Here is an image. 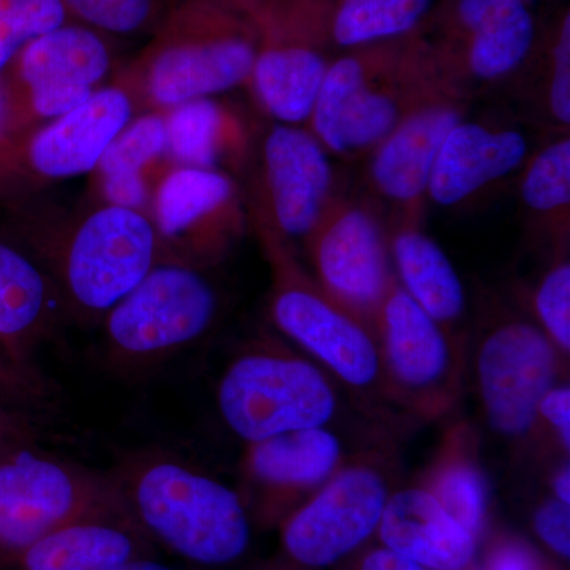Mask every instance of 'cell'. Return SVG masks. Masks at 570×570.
Returning <instances> with one entry per match:
<instances>
[{
    "mask_svg": "<svg viewBox=\"0 0 570 570\" xmlns=\"http://www.w3.org/2000/svg\"><path fill=\"white\" fill-rule=\"evenodd\" d=\"M3 234L31 255L61 295L69 321L99 325L164 261L151 217L137 209L47 195L10 206Z\"/></svg>",
    "mask_w": 570,
    "mask_h": 570,
    "instance_id": "cell-1",
    "label": "cell"
},
{
    "mask_svg": "<svg viewBox=\"0 0 570 570\" xmlns=\"http://www.w3.org/2000/svg\"><path fill=\"white\" fill-rule=\"evenodd\" d=\"M396 40L355 48L330 63L306 122L330 156H367L422 105L449 92L469 96L436 47Z\"/></svg>",
    "mask_w": 570,
    "mask_h": 570,
    "instance_id": "cell-2",
    "label": "cell"
},
{
    "mask_svg": "<svg viewBox=\"0 0 570 570\" xmlns=\"http://www.w3.org/2000/svg\"><path fill=\"white\" fill-rule=\"evenodd\" d=\"M124 508L149 539L194 564L238 561L250 542L242 494L160 449L129 453L108 472Z\"/></svg>",
    "mask_w": 570,
    "mask_h": 570,
    "instance_id": "cell-3",
    "label": "cell"
},
{
    "mask_svg": "<svg viewBox=\"0 0 570 570\" xmlns=\"http://www.w3.org/2000/svg\"><path fill=\"white\" fill-rule=\"evenodd\" d=\"M258 43L261 29L249 18L202 0H181L112 81L132 97L137 115L167 112L246 86Z\"/></svg>",
    "mask_w": 570,
    "mask_h": 570,
    "instance_id": "cell-4",
    "label": "cell"
},
{
    "mask_svg": "<svg viewBox=\"0 0 570 570\" xmlns=\"http://www.w3.org/2000/svg\"><path fill=\"white\" fill-rule=\"evenodd\" d=\"M250 227L268 262V317L277 332L356 395L366 400L387 397L371 326L318 287L296 257L294 245L265 225L250 223Z\"/></svg>",
    "mask_w": 570,
    "mask_h": 570,
    "instance_id": "cell-5",
    "label": "cell"
},
{
    "mask_svg": "<svg viewBox=\"0 0 570 570\" xmlns=\"http://www.w3.org/2000/svg\"><path fill=\"white\" fill-rule=\"evenodd\" d=\"M219 311L205 268L164 258L97 325L105 365L122 374L164 365L208 335Z\"/></svg>",
    "mask_w": 570,
    "mask_h": 570,
    "instance_id": "cell-6",
    "label": "cell"
},
{
    "mask_svg": "<svg viewBox=\"0 0 570 570\" xmlns=\"http://www.w3.org/2000/svg\"><path fill=\"white\" fill-rule=\"evenodd\" d=\"M228 430L246 444L330 426L340 411L333 379L275 336L249 341L232 358L216 390Z\"/></svg>",
    "mask_w": 570,
    "mask_h": 570,
    "instance_id": "cell-7",
    "label": "cell"
},
{
    "mask_svg": "<svg viewBox=\"0 0 570 570\" xmlns=\"http://www.w3.org/2000/svg\"><path fill=\"white\" fill-rule=\"evenodd\" d=\"M137 115L119 82L102 86L88 102L52 121L0 137V206L24 204L56 184L89 175L108 142Z\"/></svg>",
    "mask_w": 570,
    "mask_h": 570,
    "instance_id": "cell-8",
    "label": "cell"
},
{
    "mask_svg": "<svg viewBox=\"0 0 570 570\" xmlns=\"http://www.w3.org/2000/svg\"><path fill=\"white\" fill-rule=\"evenodd\" d=\"M108 472L41 452L36 444L0 456V560L13 562L56 528L121 505Z\"/></svg>",
    "mask_w": 570,
    "mask_h": 570,
    "instance_id": "cell-9",
    "label": "cell"
},
{
    "mask_svg": "<svg viewBox=\"0 0 570 570\" xmlns=\"http://www.w3.org/2000/svg\"><path fill=\"white\" fill-rule=\"evenodd\" d=\"M385 392L414 417L448 415L463 387V346L395 283L373 318Z\"/></svg>",
    "mask_w": 570,
    "mask_h": 570,
    "instance_id": "cell-10",
    "label": "cell"
},
{
    "mask_svg": "<svg viewBox=\"0 0 570 570\" xmlns=\"http://www.w3.org/2000/svg\"><path fill=\"white\" fill-rule=\"evenodd\" d=\"M116 73L110 37L69 21L26 45L0 75L9 99L6 134L77 110Z\"/></svg>",
    "mask_w": 570,
    "mask_h": 570,
    "instance_id": "cell-11",
    "label": "cell"
},
{
    "mask_svg": "<svg viewBox=\"0 0 570 570\" xmlns=\"http://www.w3.org/2000/svg\"><path fill=\"white\" fill-rule=\"evenodd\" d=\"M245 178L250 223L291 245L305 242L337 195L330 154L306 126L262 129Z\"/></svg>",
    "mask_w": 570,
    "mask_h": 570,
    "instance_id": "cell-12",
    "label": "cell"
},
{
    "mask_svg": "<svg viewBox=\"0 0 570 570\" xmlns=\"http://www.w3.org/2000/svg\"><path fill=\"white\" fill-rule=\"evenodd\" d=\"M164 258L208 269L219 265L250 227L245 187L224 171L171 165L149 204Z\"/></svg>",
    "mask_w": 570,
    "mask_h": 570,
    "instance_id": "cell-13",
    "label": "cell"
},
{
    "mask_svg": "<svg viewBox=\"0 0 570 570\" xmlns=\"http://www.w3.org/2000/svg\"><path fill=\"white\" fill-rule=\"evenodd\" d=\"M564 356L538 324L498 318L475 352V385L483 417L498 436L523 441L538 428L540 400L560 382Z\"/></svg>",
    "mask_w": 570,
    "mask_h": 570,
    "instance_id": "cell-14",
    "label": "cell"
},
{
    "mask_svg": "<svg viewBox=\"0 0 570 570\" xmlns=\"http://www.w3.org/2000/svg\"><path fill=\"white\" fill-rule=\"evenodd\" d=\"M328 14L321 0H287L258 22L261 43L246 88L273 122L306 126L332 63L322 50Z\"/></svg>",
    "mask_w": 570,
    "mask_h": 570,
    "instance_id": "cell-15",
    "label": "cell"
},
{
    "mask_svg": "<svg viewBox=\"0 0 570 570\" xmlns=\"http://www.w3.org/2000/svg\"><path fill=\"white\" fill-rule=\"evenodd\" d=\"M303 246L318 287L371 326L396 279L389 235L374 206L336 195Z\"/></svg>",
    "mask_w": 570,
    "mask_h": 570,
    "instance_id": "cell-16",
    "label": "cell"
},
{
    "mask_svg": "<svg viewBox=\"0 0 570 570\" xmlns=\"http://www.w3.org/2000/svg\"><path fill=\"white\" fill-rule=\"evenodd\" d=\"M389 497L387 478L376 464H344L288 513L281 538L285 557L309 569L343 560L377 531Z\"/></svg>",
    "mask_w": 570,
    "mask_h": 570,
    "instance_id": "cell-17",
    "label": "cell"
},
{
    "mask_svg": "<svg viewBox=\"0 0 570 570\" xmlns=\"http://www.w3.org/2000/svg\"><path fill=\"white\" fill-rule=\"evenodd\" d=\"M469 96L449 92L406 116L367 154V179L395 208L397 220L423 224L428 186L442 142L466 119Z\"/></svg>",
    "mask_w": 570,
    "mask_h": 570,
    "instance_id": "cell-18",
    "label": "cell"
},
{
    "mask_svg": "<svg viewBox=\"0 0 570 570\" xmlns=\"http://www.w3.org/2000/svg\"><path fill=\"white\" fill-rule=\"evenodd\" d=\"M346 463L336 433L309 428L246 444L242 474L262 519L273 521L298 508Z\"/></svg>",
    "mask_w": 570,
    "mask_h": 570,
    "instance_id": "cell-19",
    "label": "cell"
},
{
    "mask_svg": "<svg viewBox=\"0 0 570 570\" xmlns=\"http://www.w3.org/2000/svg\"><path fill=\"white\" fill-rule=\"evenodd\" d=\"M455 41L436 48L453 80L471 88L505 80L527 61L534 21L524 0H459Z\"/></svg>",
    "mask_w": 570,
    "mask_h": 570,
    "instance_id": "cell-20",
    "label": "cell"
},
{
    "mask_svg": "<svg viewBox=\"0 0 570 570\" xmlns=\"http://www.w3.org/2000/svg\"><path fill=\"white\" fill-rule=\"evenodd\" d=\"M528 157L530 142L519 129L463 119L439 149L428 200L442 208L466 204L520 170Z\"/></svg>",
    "mask_w": 570,
    "mask_h": 570,
    "instance_id": "cell-21",
    "label": "cell"
},
{
    "mask_svg": "<svg viewBox=\"0 0 570 570\" xmlns=\"http://www.w3.org/2000/svg\"><path fill=\"white\" fill-rule=\"evenodd\" d=\"M67 317L50 276L17 243L0 234V352L24 371H39L37 348Z\"/></svg>",
    "mask_w": 570,
    "mask_h": 570,
    "instance_id": "cell-22",
    "label": "cell"
},
{
    "mask_svg": "<svg viewBox=\"0 0 570 570\" xmlns=\"http://www.w3.org/2000/svg\"><path fill=\"white\" fill-rule=\"evenodd\" d=\"M165 119L171 163L246 176L261 129L242 107L204 97L171 108Z\"/></svg>",
    "mask_w": 570,
    "mask_h": 570,
    "instance_id": "cell-23",
    "label": "cell"
},
{
    "mask_svg": "<svg viewBox=\"0 0 570 570\" xmlns=\"http://www.w3.org/2000/svg\"><path fill=\"white\" fill-rule=\"evenodd\" d=\"M148 554L151 539L121 504L56 528L11 564L17 570H110Z\"/></svg>",
    "mask_w": 570,
    "mask_h": 570,
    "instance_id": "cell-24",
    "label": "cell"
},
{
    "mask_svg": "<svg viewBox=\"0 0 570 570\" xmlns=\"http://www.w3.org/2000/svg\"><path fill=\"white\" fill-rule=\"evenodd\" d=\"M171 165L165 112L135 115L89 174L85 200L148 214L154 186Z\"/></svg>",
    "mask_w": 570,
    "mask_h": 570,
    "instance_id": "cell-25",
    "label": "cell"
},
{
    "mask_svg": "<svg viewBox=\"0 0 570 570\" xmlns=\"http://www.w3.org/2000/svg\"><path fill=\"white\" fill-rule=\"evenodd\" d=\"M385 549L426 570H464L478 540L422 487L390 494L377 527Z\"/></svg>",
    "mask_w": 570,
    "mask_h": 570,
    "instance_id": "cell-26",
    "label": "cell"
},
{
    "mask_svg": "<svg viewBox=\"0 0 570 570\" xmlns=\"http://www.w3.org/2000/svg\"><path fill=\"white\" fill-rule=\"evenodd\" d=\"M390 261L397 284L428 316L461 341L466 291L445 250L420 223L397 220L389 235Z\"/></svg>",
    "mask_w": 570,
    "mask_h": 570,
    "instance_id": "cell-27",
    "label": "cell"
},
{
    "mask_svg": "<svg viewBox=\"0 0 570 570\" xmlns=\"http://www.w3.org/2000/svg\"><path fill=\"white\" fill-rule=\"evenodd\" d=\"M419 487L479 540L489 519L490 490L468 423L449 428Z\"/></svg>",
    "mask_w": 570,
    "mask_h": 570,
    "instance_id": "cell-28",
    "label": "cell"
},
{
    "mask_svg": "<svg viewBox=\"0 0 570 570\" xmlns=\"http://www.w3.org/2000/svg\"><path fill=\"white\" fill-rule=\"evenodd\" d=\"M520 178V197L527 214L539 228L569 243L570 230V138L561 134L528 157Z\"/></svg>",
    "mask_w": 570,
    "mask_h": 570,
    "instance_id": "cell-29",
    "label": "cell"
},
{
    "mask_svg": "<svg viewBox=\"0 0 570 570\" xmlns=\"http://www.w3.org/2000/svg\"><path fill=\"white\" fill-rule=\"evenodd\" d=\"M433 0H340L328 14V32L337 47H370L403 39L414 31Z\"/></svg>",
    "mask_w": 570,
    "mask_h": 570,
    "instance_id": "cell-30",
    "label": "cell"
},
{
    "mask_svg": "<svg viewBox=\"0 0 570 570\" xmlns=\"http://www.w3.org/2000/svg\"><path fill=\"white\" fill-rule=\"evenodd\" d=\"M62 3L71 21L110 39L151 37L175 6L170 0H62Z\"/></svg>",
    "mask_w": 570,
    "mask_h": 570,
    "instance_id": "cell-31",
    "label": "cell"
},
{
    "mask_svg": "<svg viewBox=\"0 0 570 570\" xmlns=\"http://www.w3.org/2000/svg\"><path fill=\"white\" fill-rule=\"evenodd\" d=\"M69 21L62 0H0V75L26 45Z\"/></svg>",
    "mask_w": 570,
    "mask_h": 570,
    "instance_id": "cell-32",
    "label": "cell"
},
{
    "mask_svg": "<svg viewBox=\"0 0 570 570\" xmlns=\"http://www.w3.org/2000/svg\"><path fill=\"white\" fill-rule=\"evenodd\" d=\"M535 324L569 360L570 355V264L560 255L540 277L531 296Z\"/></svg>",
    "mask_w": 570,
    "mask_h": 570,
    "instance_id": "cell-33",
    "label": "cell"
},
{
    "mask_svg": "<svg viewBox=\"0 0 570 570\" xmlns=\"http://www.w3.org/2000/svg\"><path fill=\"white\" fill-rule=\"evenodd\" d=\"M543 111L550 122L569 132L570 126V14L566 13L554 40L543 91Z\"/></svg>",
    "mask_w": 570,
    "mask_h": 570,
    "instance_id": "cell-34",
    "label": "cell"
},
{
    "mask_svg": "<svg viewBox=\"0 0 570 570\" xmlns=\"http://www.w3.org/2000/svg\"><path fill=\"white\" fill-rule=\"evenodd\" d=\"M52 397L55 387L40 371L21 370L0 352V403L29 412L48 406Z\"/></svg>",
    "mask_w": 570,
    "mask_h": 570,
    "instance_id": "cell-35",
    "label": "cell"
},
{
    "mask_svg": "<svg viewBox=\"0 0 570 570\" xmlns=\"http://www.w3.org/2000/svg\"><path fill=\"white\" fill-rule=\"evenodd\" d=\"M534 528L540 540L549 549L569 560L570 508L568 504L553 497L546 499L535 510Z\"/></svg>",
    "mask_w": 570,
    "mask_h": 570,
    "instance_id": "cell-36",
    "label": "cell"
},
{
    "mask_svg": "<svg viewBox=\"0 0 570 570\" xmlns=\"http://www.w3.org/2000/svg\"><path fill=\"white\" fill-rule=\"evenodd\" d=\"M538 426L547 428L560 442L562 452L570 449V387L569 382H558L540 400Z\"/></svg>",
    "mask_w": 570,
    "mask_h": 570,
    "instance_id": "cell-37",
    "label": "cell"
},
{
    "mask_svg": "<svg viewBox=\"0 0 570 570\" xmlns=\"http://www.w3.org/2000/svg\"><path fill=\"white\" fill-rule=\"evenodd\" d=\"M485 570H547V566L523 540L502 539L490 550Z\"/></svg>",
    "mask_w": 570,
    "mask_h": 570,
    "instance_id": "cell-38",
    "label": "cell"
},
{
    "mask_svg": "<svg viewBox=\"0 0 570 570\" xmlns=\"http://www.w3.org/2000/svg\"><path fill=\"white\" fill-rule=\"evenodd\" d=\"M36 441L37 430L29 422L28 412L0 403V456Z\"/></svg>",
    "mask_w": 570,
    "mask_h": 570,
    "instance_id": "cell-39",
    "label": "cell"
},
{
    "mask_svg": "<svg viewBox=\"0 0 570 570\" xmlns=\"http://www.w3.org/2000/svg\"><path fill=\"white\" fill-rule=\"evenodd\" d=\"M358 570H426L417 562L401 557L395 551L389 549H377L370 551L362 560Z\"/></svg>",
    "mask_w": 570,
    "mask_h": 570,
    "instance_id": "cell-40",
    "label": "cell"
},
{
    "mask_svg": "<svg viewBox=\"0 0 570 570\" xmlns=\"http://www.w3.org/2000/svg\"><path fill=\"white\" fill-rule=\"evenodd\" d=\"M202 2L213 3V6L223 7V9L236 11L243 17L249 18L258 26L264 18L266 0H202Z\"/></svg>",
    "mask_w": 570,
    "mask_h": 570,
    "instance_id": "cell-41",
    "label": "cell"
},
{
    "mask_svg": "<svg viewBox=\"0 0 570 570\" xmlns=\"http://www.w3.org/2000/svg\"><path fill=\"white\" fill-rule=\"evenodd\" d=\"M551 493H553L551 497L557 498L558 501L570 505V468L568 460L561 463L551 475Z\"/></svg>",
    "mask_w": 570,
    "mask_h": 570,
    "instance_id": "cell-42",
    "label": "cell"
},
{
    "mask_svg": "<svg viewBox=\"0 0 570 570\" xmlns=\"http://www.w3.org/2000/svg\"><path fill=\"white\" fill-rule=\"evenodd\" d=\"M110 570H176L171 566L154 560L153 554L148 557L134 558V560L122 562Z\"/></svg>",
    "mask_w": 570,
    "mask_h": 570,
    "instance_id": "cell-43",
    "label": "cell"
},
{
    "mask_svg": "<svg viewBox=\"0 0 570 570\" xmlns=\"http://www.w3.org/2000/svg\"><path fill=\"white\" fill-rule=\"evenodd\" d=\"M9 124V99H7L6 85L0 78V137L6 134Z\"/></svg>",
    "mask_w": 570,
    "mask_h": 570,
    "instance_id": "cell-44",
    "label": "cell"
},
{
    "mask_svg": "<svg viewBox=\"0 0 570 570\" xmlns=\"http://www.w3.org/2000/svg\"><path fill=\"white\" fill-rule=\"evenodd\" d=\"M284 2V0H268V3H266V7L275 6V3Z\"/></svg>",
    "mask_w": 570,
    "mask_h": 570,
    "instance_id": "cell-45",
    "label": "cell"
},
{
    "mask_svg": "<svg viewBox=\"0 0 570 570\" xmlns=\"http://www.w3.org/2000/svg\"><path fill=\"white\" fill-rule=\"evenodd\" d=\"M524 2H527V0H524Z\"/></svg>",
    "mask_w": 570,
    "mask_h": 570,
    "instance_id": "cell-46",
    "label": "cell"
}]
</instances>
